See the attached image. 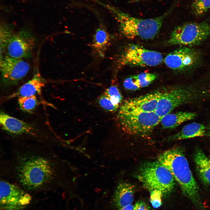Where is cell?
Returning a JSON list of instances; mask_svg holds the SVG:
<instances>
[{"label": "cell", "mask_w": 210, "mask_h": 210, "mask_svg": "<svg viewBox=\"0 0 210 210\" xmlns=\"http://www.w3.org/2000/svg\"><path fill=\"white\" fill-rule=\"evenodd\" d=\"M10 144L8 155L0 162V178L27 191L56 185L65 180L64 164L54 148L33 142Z\"/></svg>", "instance_id": "cell-1"}, {"label": "cell", "mask_w": 210, "mask_h": 210, "mask_svg": "<svg viewBox=\"0 0 210 210\" xmlns=\"http://www.w3.org/2000/svg\"><path fill=\"white\" fill-rule=\"evenodd\" d=\"M158 161L170 171L184 195L198 210H203L198 185L182 150L177 147L167 150L159 155Z\"/></svg>", "instance_id": "cell-2"}, {"label": "cell", "mask_w": 210, "mask_h": 210, "mask_svg": "<svg viewBox=\"0 0 210 210\" xmlns=\"http://www.w3.org/2000/svg\"><path fill=\"white\" fill-rule=\"evenodd\" d=\"M210 99V88L199 85H178L162 90L155 111L161 118L180 106Z\"/></svg>", "instance_id": "cell-3"}, {"label": "cell", "mask_w": 210, "mask_h": 210, "mask_svg": "<svg viewBox=\"0 0 210 210\" xmlns=\"http://www.w3.org/2000/svg\"><path fill=\"white\" fill-rule=\"evenodd\" d=\"M171 9L160 16L146 19L137 18L117 9H114V12L119 23L121 32L125 37L147 40L154 38L158 34Z\"/></svg>", "instance_id": "cell-4"}, {"label": "cell", "mask_w": 210, "mask_h": 210, "mask_svg": "<svg viewBox=\"0 0 210 210\" xmlns=\"http://www.w3.org/2000/svg\"><path fill=\"white\" fill-rule=\"evenodd\" d=\"M137 177L150 192L157 191L165 195L170 194L174 188L175 179L171 172L158 161L143 164Z\"/></svg>", "instance_id": "cell-5"}, {"label": "cell", "mask_w": 210, "mask_h": 210, "mask_svg": "<svg viewBox=\"0 0 210 210\" xmlns=\"http://www.w3.org/2000/svg\"><path fill=\"white\" fill-rule=\"evenodd\" d=\"M210 36V23L189 22L175 27L167 41L169 45L191 46L198 45Z\"/></svg>", "instance_id": "cell-6"}, {"label": "cell", "mask_w": 210, "mask_h": 210, "mask_svg": "<svg viewBox=\"0 0 210 210\" xmlns=\"http://www.w3.org/2000/svg\"><path fill=\"white\" fill-rule=\"evenodd\" d=\"M118 121L123 130L131 135L147 136L160 123L161 118L155 112L118 113Z\"/></svg>", "instance_id": "cell-7"}, {"label": "cell", "mask_w": 210, "mask_h": 210, "mask_svg": "<svg viewBox=\"0 0 210 210\" xmlns=\"http://www.w3.org/2000/svg\"><path fill=\"white\" fill-rule=\"evenodd\" d=\"M160 52L146 49L136 44H128L125 48L119 58L122 65L132 66H153L163 61Z\"/></svg>", "instance_id": "cell-8"}, {"label": "cell", "mask_w": 210, "mask_h": 210, "mask_svg": "<svg viewBox=\"0 0 210 210\" xmlns=\"http://www.w3.org/2000/svg\"><path fill=\"white\" fill-rule=\"evenodd\" d=\"M1 210H22L30 202L32 197L19 185L0 178Z\"/></svg>", "instance_id": "cell-9"}, {"label": "cell", "mask_w": 210, "mask_h": 210, "mask_svg": "<svg viewBox=\"0 0 210 210\" xmlns=\"http://www.w3.org/2000/svg\"><path fill=\"white\" fill-rule=\"evenodd\" d=\"M200 52L188 47L178 48L168 54L163 59L165 64L173 70L182 72L191 71L199 65Z\"/></svg>", "instance_id": "cell-10"}, {"label": "cell", "mask_w": 210, "mask_h": 210, "mask_svg": "<svg viewBox=\"0 0 210 210\" xmlns=\"http://www.w3.org/2000/svg\"><path fill=\"white\" fill-rule=\"evenodd\" d=\"M30 65L22 59L6 55L1 59L0 70L3 84L5 86L16 85L27 75Z\"/></svg>", "instance_id": "cell-11"}, {"label": "cell", "mask_w": 210, "mask_h": 210, "mask_svg": "<svg viewBox=\"0 0 210 210\" xmlns=\"http://www.w3.org/2000/svg\"><path fill=\"white\" fill-rule=\"evenodd\" d=\"M35 39L30 32L23 29L14 32L6 48L7 55L15 58H29L32 56Z\"/></svg>", "instance_id": "cell-12"}, {"label": "cell", "mask_w": 210, "mask_h": 210, "mask_svg": "<svg viewBox=\"0 0 210 210\" xmlns=\"http://www.w3.org/2000/svg\"><path fill=\"white\" fill-rule=\"evenodd\" d=\"M162 90H156L139 97L125 100L120 106L119 113L155 112Z\"/></svg>", "instance_id": "cell-13"}, {"label": "cell", "mask_w": 210, "mask_h": 210, "mask_svg": "<svg viewBox=\"0 0 210 210\" xmlns=\"http://www.w3.org/2000/svg\"><path fill=\"white\" fill-rule=\"evenodd\" d=\"M45 85L44 80L39 72H36L32 78L21 86L15 91L8 96L9 99L16 97H29L41 93Z\"/></svg>", "instance_id": "cell-14"}, {"label": "cell", "mask_w": 210, "mask_h": 210, "mask_svg": "<svg viewBox=\"0 0 210 210\" xmlns=\"http://www.w3.org/2000/svg\"><path fill=\"white\" fill-rule=\"evenodd\" d=\"M135 189L134 185L127 182H122L118 185L114 193L113 201L119 210L132 204L134 200Z\"/></svg>", "instance_id": "cell-15"}, {"label": "cell", "mask_w": 210, "mask_h": 210, "mask_svg": "<svg viewBox=\"0 0 210 210\" xmlns=\"http://www.w3.org/2000/svg\"><path fill=\"white\" fill-rule=\"evenodd\" d=\"M206 128L203 124L193 122L185 125L179 132L169 136L167 140L175 141L202 136L206 135Z\"/></svg>", "instance_id": "cell-16"}, {"label": "cell", "mask_w": 210, "mask_h": 210, "mask_svg": "<svg viewBox=\"0 0 210 210\" xmlns=\"http://www.w3.org/2000/svg\"><path fill=\"white\" fill-rule=\"evenodd\" d=\"M197 116L196 113L190 112L180 111L169 113L161 118L160 123L163 129H173L185 122L194 119Z\"/></svg>", "instance_id": "cell-17"}, {"label": "cell", "mask_w": 210, "mask_h": 210, "mask_svg": "<svg viewBox=\"0 0 210 210\" xmlns=\"http://www.w3.org/2000/svg\"><path fill=\"white\" fill-rule=\"evenodd\" d=\"M194 161L199 176L205 185H210V159L200 149L195 152Z\"/></svg>", "instance_id": "cell-18"}, {"label": "cell", "mask_w": 210, "mask_h": 210, "mask_svg": "<svg viewBox=\"0 0 210 210\" xmlns=\"http://www.w3.org/2000/svg\"><path fill=\"white\" fill-rule=\"evenodd\" d=\"M110 41L109 34L103 27L98 28L94 34L92 45L93 50L99 56L103 57Z\"/></svg>", "instance_id": "cell-19"}, {"label": "cell", "mask_w": 210, "mask_h": 210, "mask_svg": "<svg viewBox=\"0 0 210 210\" xmlns=\"http://www.w3.org/2000/svg\"><path fill=\"white\" fill-rule=\"evenodd\" d=\"M18 103L20 109L29 113H32L38 104L36 95L18 98Z\"/></svg>", "instance_id": "cell-20"}, {"label": "cell", "mask_w": 210, "mask_h": 210, "mask_svg": "<svg viewBox=\"0 0 210 210\" xmlns=\"http://www.w3.org/2000/svg\"><path fill=\"white\" fill-rule=\"evenodd\" d=\"M191 8L192 13L194 15H202L210 9V0H193Z\"/></svg>", "instance_id": "cell-21"}, {"label": "cell", "mask_w": 210, "mask_h": 210, "mask_svg": "<svg viewBox=\"0 0 210 210\" xmlns=\"http://www.w3.org/2000/svg\"><path fill=\"white\" fill-rule=\"evenodd\" d=\"M136 84L141 89L148 86L155 79L156 74L148 72H142L133 76Z\"/></svg>", "instance_id": "cell-22"}, {"label": "cell", "mask_w": 210, "mask_h": 210, "mask_svg": "<svg viewBox=\"0 0 210 210\" xmlns=\"http://www.w3.org/2000/svg\"><path fill=\"white\" fill-rule=\"evenodd\" d=\"M104 94L108 97L114 105L119 107L123 100V97L117 86H111L105 90Z\"/></svg>", "instance_id": "cell-23"}, {"label": "cell", "mask_w": 210, "mask_h": 210, "mask_svg": "<svg viewBox=\"0 0 210 210\" xmlns=\"http://www.w3.org/2000/svg\"><path fill=\"white\" fill-rule=\"evenodd\" d=\"M13 25L9 24H2L0 27V42L2 48H5L7 44L14 33Z\"/></svg>", "instance_id": "cell-24"}, {"label": "cell", "mask_w": 210, "mask_h": 210, "mask_svg": "<svg viewBox=\"0 0 210 210\" xmlns=\"http://www.w3.org/2000/svg\"><path fill=\"white\" fill-rule=\"evenodd\" d=\"M97 101L101 107L108 111L115 112L119 107L114 105L110 99L104 94L99 97Z\"/></svg>", "instance_id": "cell-25"}, {"label": "cell", "mask_w": 210, "mask_h": 210, "mask_svg": "<svg viewBox=\"0 0 210 210\" xmlns=\"http://www.w3.org/2000/svg\"><path fill=\"white\" fill-rule=\"evenodd\" d=\"M150 194V201L153 206L156 208L160 207L162 203V194L157 191H152Z\"/></svg>", "instance_id": "cell-26"}, {"label": "cell", "mask_w": 210, "mask_h": 210, "mask_svg": "<svg viewBox=\"0 0 210 210\" xmlns=\"http://www.w3.org/2000/svg\"><path fill=\"white\" fill-rule=\"evenodd\" d=\"M123 86L126 89L131 91H136L140 88L136 84L133 76L126 78L124 81Z\"/></svg>", "instance_id": "cell-27"}, {"label": "cell", "mask_w": 210, "mask_h": 210, "mask_svg": "<svg viewBox=\"0 0 210 210\" xmlns=\"http://www.w3.org/2000/svg\"><path fill=\"white\" fill-rule=\"evenodd\" d=\"M133 210H151L146 204L142 201L137 202L134 206Z\"/></svg>", "instance_id": "cell-28"}, {"label": "cell", "mask_w": 210, "mask_h": 210, "mask_svg": "<svg viewBox=\"0 0 210 210\" xmlns=\"http://www.w3.org/2000/svg\"><path fill=\"white\" fill-rule=\"evenodd\" d=\"M134 208V206L131 204L123 207L120 210H133Z\"/></svg>", "instance_id": "cell-29"}, {"label": "cell", "mask_w": 210, "mask_h": 210, "mask_svg": "<svg viewBox=\"0 0 210 210\" xmlns=\"http://www.w3.org/2000/svg\"><path fill=\"white\" fill-rule=\"evenodd\" d=\"M3 9L5 12L8 13L10 12L11 8L9 6H4L3 7Z\"/></svg>", "instance_id": "cell-30"}, {"label": "cell", "mask_w": 210, "mask_h": 210, "mask_svg": "<svg viewBox=\"0 0 210 210\" xmlns=\"http://www.w3.org/2000/svg\"><path fill=\"white\" fill-rule=\"evenodd\" d=\"M206 134L210 138V122L206 128Z\"/></svg>", "instance_id": "cell-31"}, {"label": "cell", "mask_w": 210, "mask_h": 210, "mask_svg": "<svg viewBox=\"0 0 210 210\" xmlns=\"http://www.w3.org/2000/svg\"></svg>", "instance_id": "cell-32"}]
</instances>
